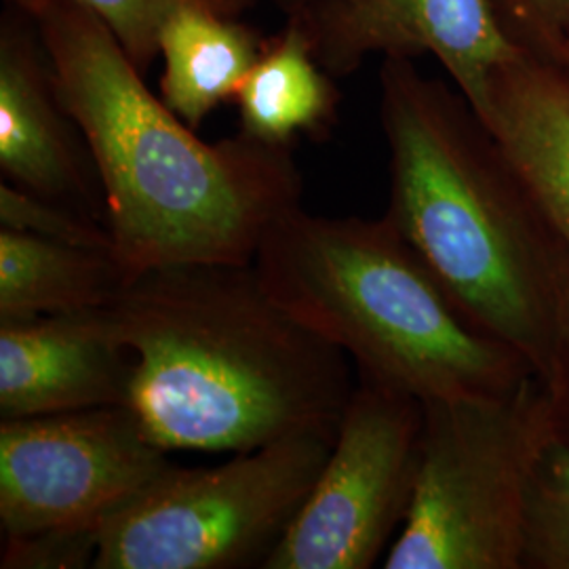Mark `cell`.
Wrapping results in <instances>:
<instances>
[{
    "mask_svg": "<svg viewBox=\"0 0 569 569\" xmlns=\"http://www.w3.org/2000/svg\"><path fill=\"white\" fill-rule=\"evenodd\" d=\"M228 7L190 4L164 21L161 100L192 129L222 103L237 98L260 60L266 39Z\"/></svg>",
    "mask_w": 569,
    "mask_h": 569,
    "instance_id": "obj_13",
    "label": "cell"
},
{
    "mask_svg": "<svg viewBox=\"0 0 569 569\" xmlns=\"http://www.w3.org/2000/svg\"><path fill=\"white\" fill-rule=\"evenodd\" d=\"M545 387L549 388L552 407H555L557 432L569 443V287L566 302H563L561 327H559L555 369Z\"/></svg>",
    "mask_w": 569,
    "mask_h": 569,
    "instance_id": "obj_21",
    "label": "cell"
},
{
    "mask_svg": "<svg viewBox=\"0 0 569 569\" xmlns=\"http://www.w3.org/2000/svg\"><path fill=\"white\" fill-rule=\"evenodd\" d=\"M253 266L279 305L345 352L359 380L430 403L502 395L536 376L468 319L387 216L326 218L298 207L266 232Z\"/></svg>",
    "mask_w": 569,
    "mask_h": 569,
    "instance_id": "obj_4",
    "label": "cell"
},
{
    "mask_svg": "<svg viewBox=\"0 0 569 569\" xmlns=\"http://www.w3.org/2000/svg\"><path fill=\"white\" fill-rule=\"evenodd\" d=\"M169 465L129 406L0 420L4 540L98 528Z\"/></svg>",
    "mask_w": 569,
    "mask_h": 569,
    "instance_id": "obj_8",
    "label": "cell"
},
{
    "mask_svg": "<svg viewBox=\"0 0 569 569\" xmlns=\"http://www.w3.org/2000/svg\"><path fill=\"white\" fill-rule=\"evenodd\" d=\"M331 443L302 435L230 453L213 467L171 462L98 526L93 568L264 569Z\"/></svg>",
    "mask_w": 569,
    "mask_h": 569,
    "instance_id": "obj_6",
    "label": "cell"
},
{
    "mask_svg": "<svg viewBox=\"0 0 569 569\" xmlns=\"http://www.w3.org/2000/svg\"><path fill=\"white\" fill-rule=\"evenodd\" d=\"M108 308L136 357L129 407L169 453L336 439L355 366L272 298L253 262L150 268Z\"/></svg>",
    "mask_w": 569,
    "mask_h": 569,
    "instance_id": "obj_2",
    "label": "cell"
},
{
    "mask_svg": "<svg viewBox=\"0 0 569 569\" xmlns=\"http://www.w3.org/2000/svg\"><path fill=\"white\" fill-rule=\"evenodd\" d=\"M498 23L528 53L545 60L569 44V0H488Z\"/></svg>",
    "mask_w": 569,
    "mask_h": 569,
    "instance_id": "obj_19",
    "label": "cell"
},
{
    "mask_svg": "<svg viewBox=\"0 0 569 569\" xmlns=\"http://www.w3.org/2000/svg\"><path fill=\"white\" fill-rule=\"evenodd\" d=\"M0 171L53 203L102 218V183L81 129L61 102L41 34L20 7L0 18Z\"/></svg>",
    "mask_w": 569,
    "mask_h": 569,
    "instance_id": "obj_10",
    "label": "cell"
},
{
    "mask_svg": "<svg viewBox=\"0 0 569 569\" xmlns=\"http://www.w3.org/2000/svg\"><path fill=\"white\" fill-rule=\"evenodd\" d=\"M133 376L108 306L0 321V420L129 406Z\"/></svg>",
    "mask_w": 569,
    "mask_h": 569,
    "instance_id": "obj_11",
    "label": "cell"
},
{
    "mask_svg": "<svg viewBox=\"0 0 569 569\" xmlns=\"http://www.w3.org/2000/svg\"><path fill=\"white\" fill-rule=\"evenodd\" d=\"M390 152L387 216L468 319L547 385L569 287V249L460 89L413 60L380 70Z\"/></svg>",
    "mask_w": 569,
    "mask_h": 569,
    "instance_id": "obj_3",
    "label": "cell"
},
{
    "mask_svg": "<svg viewBox=\"0 0 569 569\" xmlns=\"http://www.w3.org/2000/svg\"><path fill=\"white\" fill-rule=\"evenodd\" d=\"M552 61H557V63H561V66H566V68H568V70H569V44H566V47H563V51H561V53H559V56H557V60H552Z\"/></svg>",
    "mask_w": 569,
    "mask_h": 569,
    "instance_id": "obj_22",
    "label": "cell"
},
{
    "mask_svg": "<svg viewBox=\"0 0 569 569\" xmlns=\"http://www.w3.org/2000/svg\"><path fill=\"white\" fill-rule=\"evenodd\" d=\"M234 103L241 131L253 140L289 146L298 138L323 140L338 122L340 91L333 77L289 26L268 37Z\"/></svg>",
    "mask_w": 569,
    "mask_h": 569,
    "instance_id": "obj_15",
    "label": "cell"
},
{
    "mask_svg": "<svg viewBox=\"0 0 569 569\" xmlns=\"http://www.w3.org/2000/svg\"><path fill=\"white\" fill-rule=\"evenodd\" d=\"M129 279L114 251L0 228V321L108 306Z\"/></svg>",
    "mask_w": 569,
    "mask_h": 569,
    "instance_id": "obj_14",
    "label": "cell"
},
{
    "mask_svg": "<svg viewBox=\"0 0 569 569\" xmlns=\"http://www.w3.org/2000/svg\"><path fill=\"white\" fill-rule=\"evenodd\" d=\"M121 41L140 72H148L159 58V37L164 21L183 7L209 4L247 13L256 0H81Z\"/></svg>",
    "mask_w": 569,
    "mask_h": 569,
    "instance_id": "obj_18",
    "label": "cell"
},
{
    "mask_svg": "<svg viewBox=\"0 0 569 569\" xmlns=\"http://www.w3.org/2000/svg\"><path fill=\"white\" fill-rule=\"evenodd\" d=\"M512 171L569 249V70L526 53L493 72L479 112Z\"/></svg>",
    "mask_w": 569,
    "mask_h": 569,
    "instance_id": "obj_12",
    "label": "cell"
},
{
    "mask_svg": "<svg viewBox=\"0 0 569 569\" xmlns=\"http://www.w3.org/2000/svg\"><path fill=\"white\" fill-rule=\"evenodd\" d=\"M557 430L536 376L509 392L425 403L422 456L387 569H521L533 465Z\"/></svg>",
    "mask_w": 569,
    "mask_h": 569,
    "instance_id": "obj_5",
    "label": "cell"
},
{
    "mask_svg": "<svg viewBox=\"0 0 569 569\" xmlns=\"http://www.w3.org/2000/svg\"><path fill=\"white\" fill-rule=\"evenodd\" d=\"M0 228L37 234L58 243L114 251L108 226L66 204L41 199L13 183H0Z\"/></svg>",
    "mask_w": 569,
    "mask_h": 569,
    "instance_id": "obj_17",
    "label": "cell"
},
{
    "mask_svg": "<svg viewBox=\"0 0 569 569\" xmlns=\"http://www.w3.org/2000/svg\"><path fill=\"white\" fill-rule=\"evenodd\" d=\"M425 403L359 380L315 486L264 569H369L413 502Z\"/></svg>",
    "mask_w": 569,
    "mask_h": 569,
    "instance_id": "obj_7",
    "label": "cell"
},
{
    "mask_svg": "<svg viewBox=\"0 0 569 569\" xmlns=\"http://www.w3.org/2000/svg\"><path fill=\"white\" fill-rule=\"evenodd\" d=\"M7 2L41 34L61 102L98 169L106 226L129 277L190 262L251 264L266 232L302 207L293 148L243 131L201 140L81 0Z\"/></svg>",
    "mask_w": 569,
    "mask_h": 569,
    "instance_id": "obj_1",
    "label": "cell"
},
{
    "mask_svg": "<svg viewBox=\"0 0 569 569\" xmlns=\"http://www.w3.org/2000/svg\"><path fill=\"white\" fill-rule=\"evenodd\" d=\"M521 569H569V443L557 430L529 477Z\"/></svg>",
    "mask_w": 569,
    "mask_h": 569,
    "instance_id": "obj_16",
    "label": "cell"
},
{
    "mask_svg": "<svg viewBox=\"0 0 569 569\" xmlns=\"http://www.w3.org/2000/svg\"><path fill=\"white\" fill-rule=\"evenodd\" d=\"M333 79L367 58L432 56L479 114L493 72L528 51L498 23L488 0H268Z\"/></svg>",
    "mask_w": 569,
    "mask_h": 569,
    "instance_id": "obj_9",
    "label": "cell"
},
{
    "mask_svg": "<svg viewBox=\"0 0 569 569\" xmlns=\"http://www.w3.org/2000/svg\"><path fill=\"white\" fill-rule=\"evenodd\" d=\"M98 528L53 529L28 538L4 540L2 569L93 568Z\"/></svg>",
    "mask_w": 569,
    "mask_h": 569,
    "instance_id": "obj_20",
    "label": "cell"
}]
</instances>
